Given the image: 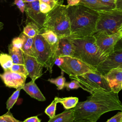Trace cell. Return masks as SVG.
Here are the masks:
<instances>
[{
    "mask_svg": "<svg viewBox=\"0 0 122 122\" xmlns=\"http://www.w3.org/2000/svg\"><path fill=\"white\" fill-rule=\"evenodd\" d=\"M0 122H22L15 119L9 111L5 114L0 116Z\"/></svg>",
    "mask_w": 122,
    "mask_h": 122,
    "instance_id": "f1b7e54d",
    "label": "cell"
},
{
    "mask_svg": "<svg viewBox=\"0 0 122 122\" xmlns=\"http://www.w3.org/2000/svg\"><path fill=\"white\" fill-rule=\"evenodd\" d=\"M58 103V97H55L51 104L45 109V113L49 116L50 118H52L55 116L56 105Z\"/></svg>",
    "mask_w": 122,
    "mask_h": 122,
    "instance_id": "4316f807",
    "label": "cell"
},
{
    "mask_svg": "<svg viewBox=\"0 0 122 122\" xmlns=\"http://www.w3.org/2000/svg\"><path fill=\"white\" fill-rule=\"evenodd\" d=\"M64 87H65L68 91H70L71 90L77 89L79 88H81V86L78 82L74 80L71 81L65 82L64 83Z\"/></svg>",
    "mask_w": 122,
    "mask_h": 122,
    "instance_id": "f546056e",
    "label": "cell"
},
{
    "mask_svg": "<svg viewBox=\"0 0 122 122\" xmlns=\"http://www.w3.org/2000/svg\"><path fill=\"white\" fill-rule=\"evenodd\" d=\"M104 76L112 92L118 93L122 90V67L112 69Z\"/></svg>",
    "mask_w": 122,
    "mask_h": 122,
    "instance_id": "5bb4252c",
    "label": "cell"
},
{
    "mask_svg": "<svg viewBox=\"0 0 122 122\" xmlns=\"http://www.w3.org/2000/svg\"><path fill=\"white\" fill-rule=\"evenodd\" d=\"M58 103H61L65 109L69 110L74 108L79 102L78 98L76 97H69L65 98L58 97Z\"/></svg>",
    "mask_w": 122,
    "mask_h": 122,
    "instance_id": "7402d4cb",
    "label": "cell"
},
{
    "mask_svg": "<svg viewBox=\"0 0 122 122\" xmlns=\"http://www.w3.org/2000/svg\"><path fill=\"white\" fill-rule=\"evenodd\" d=\"M13 4L16 5L21 13H23L25 11V3L22 0H14Z\"/></svg>",
    "mask_w": 122,
    "mask_h": 122,
    "instance_id": "e575fe53",
    "label": "cell"
},
{
    "mask_svg": "<svg viewBox=\"0 0 122 122\" xmlns=\"http://www.w3.org/2000/svg\"><path fill=\"white\" fill-rule=\"evenodd\" d=\"M80 0H67V5L69 6H73L79 4Z\"/></svg>",
    "mask_w": 122,
    "mask_h": 122,
    "instance_id": "74e56055",
    "label": "cell"
},
{
    "mask_svg": "<svg viewBox=\"0 0 122 122\" xmlns=\"http://www.w3.org/2000/svg\"><path fill=\"white\" fill-rule=\"evenodd\" d=\"M40 33L50 46L56 51L59 40L58 36L53 31L43 28L40 30Z\"/></svg>",
    "mask_w": 122,
    "mask_h": 122,
    "instance_id": "ac0fdd59",
    "label": "cell"
},
{
    "mask_svg": "<svg viewBox=\"0 0 122 122\" xmlns=\"http://www.w3.org/2000/svg\"><path fill=\"white\" fill-rule=\"evenodd\" d=\"M64 63L60 67L69 77L78 76L87 72H97L93 68L82 61L71 56H63Z\"/></svg>",
    "mask_w": 122,
    "mask_h": 122,
    "instance_id": "9c48e42d",
    "label": "cell"
},
{
    "mask_svg": "<svg viewBox=\"0 0 122 122\" xmlns=\"http://www.w3.org/2000/svg\"><path fill=\"white\" fill-rule=\"evenodd\" d=\"M70 78L77 81L81 88L91 94L113 92L105 76L98 72H87Z\"/></svg>",
    "mask_w": 122,
    "mask_h": 122,
    "instance_id": "5b68a950",
    "label": "cell"
},
{
    "mask_svg": "<svg viewBox=\"0 0 122 122\" xmlns=\"http://www.w3.org/2000/svg\"><path fill=\"white\" fill-rule=\"evenodd\" d=\"M63 71H61V76H58L56 78H51L48 80V81L50 82L55 84L57 87V90H62L64 87V83L65 82V78L63 76Z\"/></svg>",
    "mask_w": 122,
    "mask_h": 122,
    "instance_id": "d4e9b609",
    "label": "cell"
},
{
    "mask_svg": "<svg viewBox=\"0 0 122 122\" xmlns=\"http://www.w3.org/2000/svg\"><path fill=\"white\" fill-rule=\"evenodd\" d=\"M102 2L112 7L113 9H115V0H100Z\"/></svg>",
    "mask_w": 122,
    "mask_h": 122,
    "instance_id": "d590c367",
    "label": "cell"
},
{
    "mask_svg": "<svg viewBox=\"0 0 122 122\" xmlns=\"http://www.w3.org/2000/svg\"><path fill=\"white\" fill-rule=\"evenodd\" d=\"M27 76L11 71L10 69L4 71L0 73V78L6 87L18 89L23 87L25 83Z\"/></svg>",
    "mask_w": 122,
    "mask_h": 122,
    "instance_id": "7c38bea8",
    "label": "cell"
},
{
    "mask_svg": "<svg viewBox=\"0 0 122 122\" xmlns=\"http://www.w3.org/2000/svg\"><path fill=\"white\" fill-rule=\"evenodd\" d=\"M39 2L40 9L42 13L44 14H47L52 9L49 4L42 1H39Z\"/></svg>",
    "mask_w": 122,
    "mask_h": 122,
    "instance_id": "d6a6232c",
    "label": "cell"
},
{
    "mask_svg": "<svg viewBox=\"0 0 122 122\" xmlns=\"http://www.w3.org/2000/svg\"><path fill=\"white\" fill-rule=\"evenodd\" d=\"M20 36L23 40V44L21 48V50L23 53L33 56V44L34 38L29 37L21 32Z\"/></svg>",
    "mask_w": 122,
    "mask_h": 122,
    "instance_id": "44dd1931",
    "label": "cell"
},
{
    "mask_svg": "<svg viewBox=\"0 0 122 122\" xmlns=\"http://www.w3.org/2000/svg\"><path fill=\"white\" fill-rule=\"evenodd\" d=\"M68 5L54 7L46 14L43 28L53 31L58 37L69 36L71 26L68 13Z\"/></svg>",
    "mask_w": 122,
    "mask_h": 122,
    "instance_id": "277c9868",
    "label": "cell"
},
{
    "mask_svg": "<svg viewBox=\"0 0 122 122\" xmlns=\"http://www.w3.org/2000/svg\"><path fill=\"white\" fill-rule=\"evenodd\" d=\"M93 35L98 48L106 57L112 51L115 44L122 37V34L119 32L111 35L102 32H95Z\"/></svg>",
    "mask_w": 122,
    "mask_h": 122,
    "instance_id": "30bf717a",
    "label": "cell"
},
{
    "mask_svg": "<svg viewBox=\"0 0 122 122\" xmlns=\"http://www.w3.org/2000/svg\"><path fill=\"white\" fill-rule=\"evenodd\" d=\"M39 1H42L49 4L51 9L54 7L59 5H62L63 3V0H39Z\"/></svg>",
    "mask_w": 122,
    "mask_h": 122,
    "instance_id": "1f68e13d",
    "label": "cell"
},
{
    "mask_svg": "<svg viewBox=\"0 0 122 122\" xmlns=\"http://www.w3.org/2000/svg\"><path fill=\"white\" fill-rule=\"evenodd\" d=\"M22 89V87H20L18 89H17V90L8 99L6 102V108L8 110H10V109H11L17 102L20 95V91Z\"/></svg>",
    "mask_w": 122,
    "mask_h": 122,
    "instance_id": "484cf974",
    "label": "cell"
},
{
    "mask_svg": "<svg viewBox=\"0 0 122 122\" xmlns=\"http://www.w3.org/2000/svg\"><path fill=\"white\" fill-rule=\"evenodd\" d=\"M73 122H91L90 121L86 119H82V120H75Z\"/></svg>",
    "mask_w": 122,
    "mask_h": 122,
    "instance_id": "ab89813d",
    "label": "cell"
},
{
    "mask_svg": "<svg viewBox=\"0 0 122 122\" xmlns=\"http://www.w3.org/2000/svg\"><path fill=\"white\" fill-rule=\"evenodd\" d=\"M121 86H122V85H121Z\"/></svg>",
    "mask_w": 122,
    "mask_h": 122,
    "instance_id": "ee69618b",
    "label": "cell"
},
{
    "mask_svg": "<svg viewBox=\"0 0 122 122\" xmlns=\"http://www.w3.org/2000/svg\"><path fill=\"white\" fill-rule=\"evenodd\" d=\"M33 56L50 73L56 58V51L40 33L34 38L33 44Z\"/></svg>",
    "mask_w": 122,
    "mask_h": 122,
    "instance_id": "8992f818",
    "label": "cell"
},
{
    "mask_svg": "<svg viewBox=\"0 0 122 122\" xmlns=\"http://www.w3.org/2000/svg\"><path fill=\"white\" fill-rule=\"evenodd\" d=\"M73 109L74 121L86 119L91 122H96L106 112L122 111V103L117 93H95L88 96L85 101L78 102Z\"/></svg>",
    "mask_w": 122,
    "mask_h": 122,
    "instance_id": "6da1fadb",
    "label": "cell"
},
{
    "mask_svg": "<svg viewBox=\"0 0 122 122\" xmlns=\"http://www.w3.org/2000/svg\"><path fill=\"white\" fill-rule=\"evenodd\" d=\"M13 64L12 59L9 54L4 53L0 54V65L4 71L10 69Z\"/></svg>",
    "mask_w": 122,
    "mask_h": 122,
    "instance_id": "cb8c5ba5",
    "label": "cell"
},
{
    "mask_svg": "<svg viewBox=\"0 0 122 122\" xmlns=\"http://www.w3.org/2000/svg\"><path fill=\"white\" fill-rule=\"evenodd\" d=\"M122 67V37L115 44L112 51L96 67L97 72L105 76L111 70Z\"/></svg>",
    "mask_w": 122,
    "mask_h": 122,
    "instance_id": "ba28073f",
    "label": "cell"
},
{
    "mask_svg": "<svg viewBox=\"0 0 122 122\" xmlns=\"http://www.w3.org/2000/svg\"><path fill=\"white\" fill-rule=\"evenodd\" d=\"M41 120L37 117V116L30 117L25 119L22 122H41Z\"/></svg>",
    "mask_w": 122,
    "mask_h": 122,
    "instance_id": "8d00e7d4",
    "label": "cell"
},
{
    "mask_svg": "<svg viewBox=\"0 0 122 122\" xmlns=\"http://www.w3.org/2000/svg\"><path fill=\"white\" fill-rule=\"evenodd\" d=\"M22 32L29 37L34 38L37 34L39 33L40 29L36 24L30 22L26 24L23 28Z\"/></svg>",
    "mask_w": 122,
    "mask_h": 122,
    "instance_id": "603a6c76",
    "label": "cell"
},
{
    "mask_svg": "<svg viewBox=\"0 0 122 122\" xmlns=\"http://www.w3.org/2000/svg\"><path fill=\"white\" fill-rule=\"evenodd\" d=\"M74 51L72 38L69 36L59 37L56 50V58L58 57H72Z\"/></svg>",
    "mask_w": 122,
    "mask_h": 122,
    "instance_id": "9a60e30c",
    "label": "cell"
},
{
    "mask_svg": "<svg viewBox=\"0 0 122 122\" xmlns=\"http://www.w3.org/2000/svg\"><path fill=\"white\" fill-rule=\"evenodd\" d=\"M71 38L74 47L72 57L89 66L96 69L97 66L107 57L98 48L93 35Z\"/></svg>",
    "mask_w": 122,
    "mask_h": 122,
    "instance_id": "3957f363",
    "label": "cell"
},
{
    "mask_svg": "<svg viewBox=\"0 0 122 122\" xmlns=\"http://www.w3.org/2000/svg\"><path fill=\"white\" fill-rule=\"evenodd\" d=\"M73 109L65 110L52 118H50L48 122H73L74 121Z\"/></svg>",
    "mask_w": 122,
    "mask_h": 122,
    "instance_id": "d6986e66",
    "label": "cell"
},
{
    "mask_svg": "<svg viewBox=\"0 0 122 122\" xmlns=\"http://www.w3.org/2000/svg\"><path fill=\"white\" fill-rule=\"evenodd\" d=\"M24 11L26 16V24L30 22L34 23L37 26L40 30L43 28L46 14H44L41 11L39 0L25 3Z\"/></svg>",
    "mask_w": 122,
    "mask_h": 122,
    "instance_id": "8fae6325",
    "label": "cell"
},
{
    "mask_svg": "<svg viewBox=\"0 0 122 122\" xmlns=\"http://www.w3.org/2000/svg\"><path fill=\"white\" fill-rule=\"evenodd\" d=\"M9 54L11 56L13 64H24V54L21 49L14 47L11 44L8 48Z\"/></svg>",
    "mask_w": 122,
    "mask_h": 122,
    "instance_id": "ffe728a7",
    "label": "cell"
},
{
    "mask_svg": "<svg viewBox=\"0 0 122 122\" xmlns=\"http://www.w3.org/2000/svg\"><path fill=\"white\" fill-rule=\"evenodd\" d=\"M115 9L122 10V0H115Z\"/></svg>",
    "mask_w": 122,
    "mask_h": 122,
    "instance_id": "f35d334b",
    "label": "cell"
},
{
    "mask_svg": "<svg viewBox=\"0 0 122 122\" xmlns=\"http://www.w3.org/2000/svg\"><path fill=\"white\" fill-rule=\"evenodd\" d=\"M68 6L71 26L70 36L76 38L93 35L96 31L99 12L81 4Z\"/></svg>",
    "mask_w": 122,
    "mask_h": 122,
    "instance_id": "7a4b0ae2",
    "label": "cell"
},
{
    "mask_svg": "<svg viewBox=\"0 0 122 122\" xmlns=\"http://www.w3.org/2000/svg\"><path fill=\"white\" fill-rule=\"evenodd\" d=\"M3 27H4V23L0 21V31L3 29Z\"/></svg>",
    "mask_w": 122,
    "mask_h": 122,
    "instance_id": "b9f144b4",
    "label": "cell"
},
{
    "mask_svg": "<svg viewBox=\"0 0 122 122\" xmlns=\"http://www.w3.org/2000/svg\"><path fill=\"white\" fill-rule=\"evenodd\" d=\"M79 4L83 5L98 12L114 9L102 2L100 0H80Z\"/></svg>",
    "mask_w": 122,
    "mask_h": 122,
    "instance_id": "e0dca14e",
    "label": "cell"
},
{
    "mask_svg": "<svg viewBox=\"0 0 122 122\" xmlns=\"http://www.w3.org/2000/svg\"><path fill=\"white\" fill-rule=\"evenodd\" d=\"M23 44V40L19 36L17 37H15L13 39L11 44L15 48L21 49Z\"/></svg>",
    "mask_w": 122,
    "mask_h": 122,
    "instance_id": "4dcf8cb0",
    "label": "cell"
},
{
    "mask_svg": "<svg viewBox=\"0 0 122 122\" xmlns=\"http://www.w3.org/2000/svg\"><path fill=\"white\" fill-rule=\"evenodd\" d=\"M23 54L24 65L28 76L32 80L35 81L42 75L43 66L34 56Z\"/></svg>",
    "mask_w": 122,
    "mask_h": 122,
    "instance_id": "4fadbf2b",
    "label": "cell"
},
{
    "mask_svg": "<svg viewBox=\"0 0 122 122\" xmlns=\"http://www.w3.org/2000/svg\"><path fill=\"white\" fill-rule=\"evenodd\" d=\"M106 122H122V111L108 119Z\"/></svg>",
    "mask_w": 122,
    "mask_h": 122,
    "instance_id": "836d02e7",
    "label": "cell"
},
{
    "mask_svg": "<svg viewBox=\"0 0 122 122\" xmlns=\"http://www.w3.org/2000/svg\"><path fill=\"white\" fill-rule=\"evenodd\" d=\"M10 70L12 72L24 75L26 76H28V73L24 64H13Z\"/></svg>",
    "mask_w": 122,
    "mask_h": 122,
    "instance_id": "83f0119b",
    "label": "cell"
},
{
    "mask_svg": "<svg viewBox=\"0 0 122 122\" xmlns=\"http://www.w3.org/2000/svg\"><path fill=\"white\" fill-rule=\"evenodd\" d=\"M22 0L25 3H29V2H31L35 1L36 0Z\"/></svg>",
    "mask_w": 122,
    "mask_h": 122,
    "instance_id": "60d3db41",
    "label": "cell"
},
{
    "mask_svg": "<svg viewBox=\"0 0 122 122\" xmlns=\"http://www.w3.org/2000/svg\"><path fill=\"white\" fill-rule=\"evenodd\" d=\"M22 89L31 97L34 99L41 102L46 100V98L35 83V81L31 80L30 82L25 83L22 87Z\"/></svg>",
    "mask_w": 122,
    "mask_h": 122,
    "instance_id": "2e32d148",
    "label": "cell"
},
{
    "mask_svg": "<svg viewBox=\"0 0 122 122\" xmlns=\"http://www.w3.org/2000/svg\"><path fill=\"white\" fill-rule=\"evenodd\" d=\"M118 32H120V33H121L122 34V26H121V27L120 28V29H119Z\"/></svg>",
    "mask_w": 122,
    "mask_h": 122,
    "instance_id": "7bdbcfd3",
    "label": "cell"
},
{
    "mask_svg": "<svg viewBox=\"0 0 122 122\" xmlns=\"http://www.w3.org/2000/svg\"><path fill=\"white\" fill-rule=\"evenodd\" d=\"M122 25V10L114 9L99 11L95 32H102L108 35L112 34L118 32Z\"/></svg>",
    "mask_w": 122,
    "mask_h": 122,
    "instance_id": "52a82bcc",
    "label": "cell"
}]
</instances>
